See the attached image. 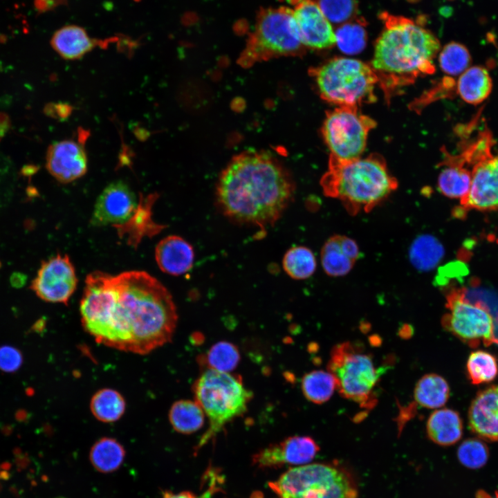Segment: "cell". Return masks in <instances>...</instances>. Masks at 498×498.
<instances>
[{
	"mask_svg": "<svg viewBox=\"0 0 498 498\" xmlns=\"http://www.w3.org/2000/svg\"><path fill=\"white\" fill-rule=\"evenodd\" d=\"M114 295L99 344L147 354L171 341L178 320L168 290L144 271L112 275Z\"/></svg>",
	"mask_w": 498,
	"mask_h": 498,
	"instance_id": "obj_1",
	"label": "cell"
},
{
	"mask_svg": "<svg viewBox=\"0 0 498 498\" xmlns=\"http://www.w3.org/2000/svg\"><path fill=\"white\" fill-rule=\"evenodd\" d=\"M294 190L288 174L272 156L246 151L234 157L221 172L216 201L230 221L263 231L282 216Z\"/></svg>",
	"mask_w": 498,
	"mask_h": 498,
	"instance_id": "obj_2",
	"label": "cell"
},
{
	"mask_svg": "<svg viewBox=\"0 0 498 498\" xmlns=\"http://www.w3.org/2000/svg\"><path fill=\"white\" fill-rule=\"evenodd\" d=\"M384 29L378 38L371 67L385 97L435 71L433 60L440 50L436 37L415 21L385 14Z\"/></svg>",
	"mask_w": 498,
	"mask_h": 498,
	"instance_id": "obj_3",
	"label": "cell"
},
{
	"mask_svg": "<svg viewBox=\"0 0 498 498\" xmlns=\"http://www.w3.org/2000/svg\"><path fill=\"white\" fill-rule=\"evenodd\" d=\"M320 184L324 194L340 200L352 216L371 211L398 187L385 159L377 154L350 160L330 155Z\"/></svg>",
	"mask_w": 498,
	"mask_h": 498,
	"instance_id": "obj_4",
	"label": "cell"
},
{
	"mask_svg": "<svg viewBox=\"0 0 498 498\" xmlns=\"http://www.w3.org/2000/svg\"><path fill=\"white\" fill-rule=\"evenodd\" d=\"M385 366L376 365L374 356L362 343L347 341L332 348L327 369L335 378L341 396L368 412L377 403L376 389L388 367Z\"/></svg>",
	"mask_w": 498,
	"mask_h": 498,
	"instance_id": "obj_5",
	"label": "cell"
},
{
	"mask_svg": "<svg viewBox=\"0 0 498 498\" xmlns=\"http://www.w3.org/2000/svg\"><path fill=\"white\" fill-rule=\"evenodd\" d=\"M193 394L209 421L199 447L243 415L252 398V393L245 387L239 376L210 369L205 370L194 382Z\"/></svg>",
	"mask_w": 498,
	"mask_h": 498,
	"instance_id": "obj_6",
	"label": "cell"
},
{
	"mask_svg": "<svg viewBox=\"0 0 498 498\" xmlns=\"http://www.w3.org/2000/svg\"><path fill=\"white\" fill-rule=\"evenodd\" d=\"M318 91L325 101L338 107H357L376 100L375 84L378 79L374 69L362 61L334 57L312 68Z\"/></svg>",
	"mask_w": 498,
	"mask_h": 498,
	"instance_id": "obj_7",
	"label": "cell"
},
{
	"mask_svg": "<svg viewBox=\"0 0 498 498\" xmlns=\"http://www.w3.org/2000/svg\"><path fill=\"white\" fill-rule=\"evenodd\" d=\"M302 46L292 10L286 7L263 9L239 63L250 66L273 57L294 55Z\"/></svg>",
	"mask_w": 498,
	"mask_h": 498,
	"instance_id": "obj_8",
	"label": "cell"
},
{
	"mask_svg": "<svg viewBox=\"0 0 498 498\" xmlns=\"http://www.w3.org/2000/svg\"><path fill=\"white\" fill-rule=\"evenodd\" d=\"M269 488L280 498H357L351 477L326 463H307L289 469Z\"/></svg>",
	"mask_w": 498,
	"mask_h": 498,
	"instance_id": "obj_9",
	"label": "cell"
},
{
	"mask_svg": "<svg viewBox=\"0 0 498 498\" xmlns=\"http://www.w3.org/2000/svg\"><path fill=\"white\" fill-rule=\"evenodd\" d=\"M448 312L442 317L443 329L472 348L498 344L493 317L488 306L471 302L464 288H452L446 295Z\"/></svg>",
	"mask_w": 498,
	"mask_h": 498,
	"instance_id": "obj_10",
	"label": "cell"
},
{
	"mask_svg": "<svg viewBox=\"0 0 498 498\" xmlns=\"http://www.w3.org/2000/svg\"><path fill=\"white\" fill-rule=\"evenodd\" d=\"M376 122L357 107H338L326 112L322 127L323 138L331 156L350 160L360 158L368 134Z\"/></svg>",
	"mask_w": 498,
	"mask_h": 498,
	"instance_id": "obj_11",
	"label": "cell"
},
{
	"mask_svg": "<svg viewBox=\"0 0 498 498\" xmlns=\"http://www.w3.org/2000/svg\"><path fill=\"white\" fill-rule=\"evenodd\" d=\"M77 284L75 270L69 257L58 254L42 261L30 288L45 302L67 304Z\"/></svg>",
	"mask_w": 498,
	"mask_h": 498,
	"instance_id": "obj_12",
	"label": "cell"
},
{
	"mask_svg": "<svg viewBox=\"0 0 498 498\" xmlns=\"http://www.w3.org/2000/svg\"><path fill=\"white\" fill-rule=\"evenodd\" d=\"M468 194L461 199L459 216L465 211L498 210V154L475 164Z\"/></svg>",
	"mask_w": 498,
	"mask_h": 498,
	"instance_id": "obj_13",
	"label": "cell"
},
{
	"mask_svg": "<svg viewBox=\"0 0 498 498\" xmlns=\"http://www.w3.org/2000/svg\"><path fill=\"white\" fill-rule=\"evenodd\" d=\"M137 199L130 187L122 181L109 184L95 203L91 223L95 227L120 225L135 213Z\"/></svg>",
	"mask_w": 498,
	"mask_h": 498,
	"instance_id": "obj_14",
	"label": "cell"
},
{
	"mask_svg": "<svg viewBox=\"0 0 498 498\" xmlns=\"http://www.w3.org/2000/svg\"><path fill=\"white\" fill-rule=\"evenodd\" d=\"M319 450L320 447L311 437L293 436L260 450L253 455L252 461L261 468L302 465L311 462Z\"/></svg>",
	"mask_w": 498,
	"mask_h": 498,
	"instance_id": "obj_15",
	"label": "cell"
},
{
	"mask_svg": "<svg viewBox=\"0 0 498 498\" xmlns=\"http://www.w3.org/2000/svg\"><path fill=\"white\" fill-rule=\"evenodd\" d=\"M293 12L303 46L324 49L335 44V31L318 3L305 0L297 4Z\"/></svg>",
	"mask_w": 498,
	"mask_h": 498,
	"instance_id": "obj_16",
	"label": "cell"
},
{
	"mask_svg": "<svg viewBox=\"0 0 498 498\" xmlns=\"http://www.w3.org/2000/svg\"><path fill=\"white\" fill-rule=\"evenodd\" d=\"M87 157L83 147L71 140L49 145L46 167L57 181L68 183L83 176L87 171Z\"/></svg>",
	"mask_w": 498,
	"mask_h": 498,
	"instance_id": "obj_17",
	"label": "cell"
},
{
	"mask_svg": "<svg viewBox=\"0 0 498 498\" xmlns=\"http://www.w3.org/2000/svg\"><path fill=\"white\" fill-rule=\"evenodd\" d=\"M468 424L480 438L498 442V385L477 393L468 411Z\"/></svg>",
	"mask_w": 498,
	"mask_h": 498,
	"instance_id": "obj_18",
	"label": "cell"
},
{
	"mask_svg": "<svg viewBox=\"0 0 498 498\" xmlns=\"http://www.w3.org/2000/svg\"><path fill=\"white\" fill-rule=\"evenodd\" d=\"M356 242L344 235L335 234L326 240L321 250L324 272L331 277L347 275L360 257Z\"/></svg>",
	"mask_w": 498,
	"mask_h": 498,
	"instance_id": "obj_19",
	"label": "cell"
},
{
	"mask_svg": "<svg viewBox=\"0 0 498 498\" xmlns=\"http://www.w3.org/2000/svg\"><path fill=\"white\" fill-rule=\"evenodd\" d=\"M155 258L160 269L169 275L178 276L189 271L194 259L193 247L179 236L165 237L157 244Z\"/></svg>",
	"mask_w": 498,
	"mask_h": 498,
	"instance_id": "obj_20",
	"label": "cell"
},
{
	"mask_svg": "<svg viewBox=\"0 0 498 498\" xmlns=\"http://www.w3.org/2000/svg\"><path fill=\"white\" fill-rule=\"evenodd\" d=\"M450 396L447 381L436 374H427L416 382L413 394V403L401 410L400 422L404 423L414 414L415 408L437 409L443 406Z\"/></svg>",
	"mask_w": 498,
	"mask_h": 498,
	"instance_id": "obj_21",
	"label": "cell"
},
{
	"mask_svg": "<svg viewBox=\"0 0 498 498\" xmlns=\"http://www.w3.org/2000/svg\"><path fill=\"white\" fill-rule=\"evenodd\" d=\"M428 438L443 446L451 445L459 441L463 434V423L459 414L451 409L434 411L426 423Z\"/></svg>",
	"mask_w": 498,
	"mask_h": 498,
	"instance_id": "obj_22",
	"label": "cell"
},
{
	"mask_svg": "<svg viewBox=\"0 0 498 498\" xmlns=\"http://www.w3.org/2000/svg\"><path fill=\"white\" fill-rule=\"evenodd\" d=\"M82 28L68 26L60 28L52 37L54 50L66 59H75L91 50L97 44Z\"/></svg>",
	"mask_w": 498,
	"mask_h": 498,
	"instance_id": "obj_23",
	"label": "cell"
},
{
	"mask_svg": "<svg viewBox=\"0 0 498 498\" xmlns=\"http://www.w3.org/2000/svg\"><path fill=\"white\" fill-rule=\"evenodd\" d=\"M456 89L463 100L468 104L477 105L490 95L492 89V81L486 68L474 66L461 74Z\"/></svg>",
	"mask_w": 498,
	"mask_h": 498,
	"instance_id": "obj_24",
	"label": "cell"
},
{
	"mask_svg": "<svg viewBox=\"0 0 498 498\" xmlns=\"http://www.w3.org/2000/svg\"><path fill=\"white\" fill-rule=\"evenodd\" d=\"M125 457L123 446L116 439L103 437L91 447L89 459L94 468L102 473L117 470Z\"/></svg>",
	"mask_w": 498,
	"mask_h": 498,
	"instance_id": "obj_25",
	"label": "cell"
},
{
	"mask_svg": "<svg viewBox=\"0 0 498 498\" xmlns=\"http://www.w3.org/2000/svg\"><path fill=\"white\" fill-rule=\"evenodd\" d=\"M169 420L176 432L190 434L199 430L205 422V414L195 400H179L172 405Z\"/></svg>",
	"mask_w": 498,
	"mask_h": 498,
	"instance_id": "obj_26",
	"label": "cell"
},
{
	"mask_svg": "<svg viewBox=\"0 0 498 498\" xmlns=\"http://www.w3.org/2000/svg\"><path fill=\"white\" fill-rule=\"evenodd\" d=\"M409 260L418 270L429 271L443 259L444 248L434 237L423 234L416 237L409 248Z\"/></svg>",
	"mask_w": 498,
	"mask_h": 498,
	"instance_id": "obj_27",
	"label": "cell"
},
{
	"mask_svg": "<svg viewBox=\"0 0 498 498\" xmlns=\"http://www.w3.org/2000/svg\"><path fill=\"white\" fill-rule=\"evenodd\" d=\"M446 166L439 175V190L450 199L464 198L471 185V171L466 167L456 163H441Z\"/></svg>",
	"mask_w": 498,
	"mask_h": 498,
	"instance_id": "obj_28",
	"label": "cell"
},
{
	"mask_svg": "<svg viewBox=\"0 0 498 498\" xmlns=\"http://www.w3.org/2000/svg\"><path fill=\"white\" fill-rule=\"evenodd\" d=\"M126 403L123 396L110 388L100 389L93 396L90 409L94 417L104 423H113L124 414Z\"/></svg>",
	"mask_w": 498,
	"mask_h": 498,
	"instance_id": "obj_29",
	"label": "cell"
},
{
	"mask_svg": "<svg viewBox=\"0 0 498 498\" xmlns=\"http://www.w3.org/2000/svg\"><path fill=\"white\" fill-rule=\"evenodd\" d=\"M301 387L308 400L322 404L328 401L337 389V382L329 371L313 370L303 376Z\"/></svg>",
	"mask_w": 498,
	"mask_h": 498,
	"instance_id": "obj_30",
	"label": "cell"
},
{
	"mask_svg": "<svg viewBox=\"0 0 498 498\" xmlns=\"http://www.w3.org/2000/svg\"><path fill=\"white\" fill-rule=\"evenodd\" d=\"M282 266L286 273L295 279L311 277L316 268V259L313 252L305 246H294L286 251Z\"/></svg>",
	"mask_w": 498,
	"mask_h": 498,
	"instance_id": "obj_31",
	"label": "cell"
},
{
	"mask_svg": "<svg viewBox=\"0 0 498 498\" xmlns=\"http://www.w3.org/2000/svg\"><path fill=\"white\" fill-rule=\"evenodd\" d=\"M468 378L474 385L492 381L498 374V363L491 353L478 350L472 352L467 360Z\"/></svg>",
	"mask_w": 498,
	"mask_h": 498,
	"instance_id": "obj_32",
	"label": "cell"
},
{
	"mask_svg": "<svg viewBox=\"0 0 498 498\" xmlns=\"http://www.w3.org/2000/svg\"><path fill=\"white\" fill-rule=\"evenodd\" d=\"M240 360V353L232 343L222 341L214 344L203 356L201 362L207 369L222 372L234 369Z\"/></svg>",
	"mask_w": 498,
	"mask_h": 498,
	"instance_id": "obj_33",
	"label": "cell"
},
{
	"mask_svg": "<svg viewBox=\"0 0 498 498\" xmlns=\"http://www.w3.org/2000/svg\"><path fill=\"white\" fill-rule=\"evenodd\" d=\"M439 62L441 70L450 75L462 74L466 71L472 58L468 49L463 44L452 42L441 50Z\"/></svg>",
	"mask_w": 498,
	"mask_h": 498,
	"instance_id": "obj_34",
	"label": "cell"
},
{
	"mask_svg": "<svg viewBox=\"0 0 498 498\" xmlns=\"http://www.w3.org/2000/svg\"><path fill=\"white\" fill-rule=\"evenodd\" d=\"M335 43L345 54L360 53L366 45V32L358 23H345L335 31Z\"/></svg>",
	"mask_w": 498,
	"mask_h": 498,
	"instance_id": "obj_35",
	"label": "cell"
},
{
	"mask_svg": "<svg viewBox=\"0 0 498 498\" xmlns=\"http://www.w3.org/2000/svg\"><path fill=\"white\" fill-rule=\"evenodd\" d=\"M457 456L465 466L477 469L486 464L488 458L486 445L477 439H468L459 447Z\"/></svg>",
	"mask_w": 498,
	"mask_h": 498,
	"instance_id": "obj_36",
	"label": "cell"
},
{
	"mask_svg": "<svg viewBox=\"0 0 498 498\" xmlns=\"http://www.w3.org/2000/svg\"><path fill=\"white\" fill-rule=\"evenodd\" d=\"M321 10L332 23H342L349 19L355 13V0H320Z\"/></svg>",
	"mask_w": 498,
	"mask_h": 498,
	"instance_id": "obj_37",
	"label": "cell"
},
{
	"mask_svg": "<svg viewBox=\"0 0 498 498\" xmlns=\"http://www.w3.org/2000/svg\"><path fill=\"white\" fill-rule=\"evenodd\" d=\"M22 363L21 352L10 346L0 347V369L6 372L17 370Z\"/></svg>",
	"mask_w": 498,
	"mask_h": 498,
	"instance_id": "obj_38",
	"label": "cell"
},
{
	"mask_svg": "<svg viewBox=\"0 0 498 498\" xmlns=\"http://www.w3.org/2000/svg\"><path fill=\"white\" fill-rule=\"evenodd\" d=\"M207 493L201 498H206ZM162 498H200L190 491H183L177 493L165 491L163 493Z\"/></svg>",
	"mask_w": 498,
	"mask_h": 498,
	"instance_id": "obj_39",
	"label": "cell"
},
{
	"mask_svg": "<svg viewBox=\"0 0 498 498\" xmlns=\"http://www.w3.org/2000/svg\"><path fill=\"white\" fill-rule=\"evenodd\" d=\"M27 277L24 274L16 272L10 276V284L14 288H21L26 282Z\"/></svg>",
	"mask_w": 498,
	"mask_h": 498,
	"instance_id": "obj_40",
	"label": "cell"
},
{
	"mask_svg": "<svg viewBox=\"0 0 498 498\" xmlns=\"http://www.w3.org/2000/svg\"><path fill=\"white\" fill-rule=\"evenodd\" d=\"M11 126V121L8 115L0 112V138H3Z\"/></svg>",
	"mask_w": 498,
	"mask_h": 498,
	"instance_id": "obj_41",
	"label": "cell"
},
{
	"mask_svg": "<svg viewBox=\"0 0 498 498\" xmlns=\"http://www.w3.org/2000/svg\"><path fill=\"white\" fill-rule=\"evenodd\" d=\"M496 498H498V493H497V497H496Z\"/></svg>",
	"mask_w": 498,
	"mask_h": 498,
	"instance_id": "obj_42",
	"label": "cell"
},
{
	"mask_svg": "<svg viewBox=\"0 0 498 498\" xmlns=\"http://www.w3.org/2000/svg\"><path fill=\"white\" fill-rule=\"evenodd\" d=\"M1 261H0V267H1Z\"/></svg>",
	"mask_w": 498,
	"mask_h": 498,
	"instance_id": "obj_43",
	"label": "cell"
},
{
	"mask_svg": "<svg viewBox=\"0 0 498 498\" xmlns=\"http://www.w3.org/2000/svg\"><path fill=\"white\" fill-rule=\"evenodd\" d=\"M57 498H62V497H57Z\"/></svg>",
	"mask_w": 498,
	"mask_h": 498,
	"instance_id": "obj_44",
	"label": "cell"
}]
</instances>
